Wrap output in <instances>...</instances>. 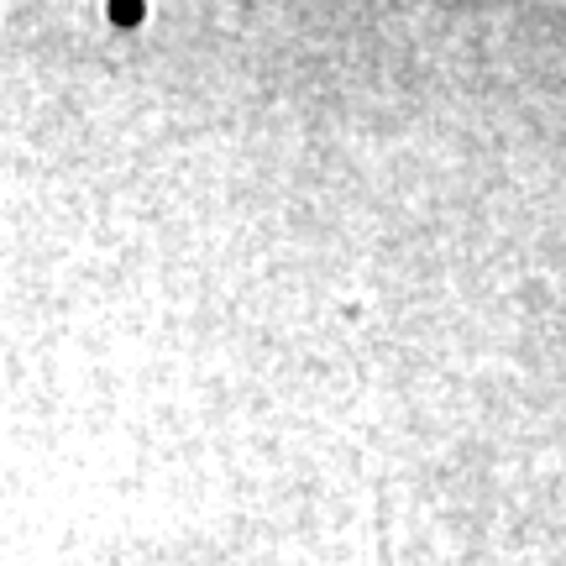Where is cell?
I'll use <instances>...</instances> for the list:
<instances>
[{"label":"cell","instance_id":"obj_1","mask_svg":"<svg viewBox=\"0 0 566 566\" xmlns=\"http://www.w3.org/2000/svg\"><path fill=\"white\" fill-rule=\"evenodd\" d=\"M378 566H394V546H388V525L378 520Z\"/></svg>","mask_w":566,"mask_h":566}]
</instances>
